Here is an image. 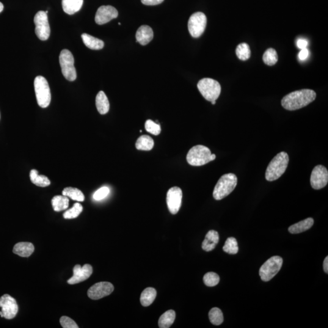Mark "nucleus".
<instances>
[{"label": "nucleus", "instance_id": "f257e3e1", "mask_svg": "<svg viewBox=\"0 0 328 328\" xmlns=\"http://www.w3.org/2000/svg\"><path fill=\"white\" fill-rule=\"evenodd\" d=\"M316 93L312 90L305 89L288 94L282 100L283 108L294 111L307 107L316 98Z\"/></svg>", "mask_w": 328, "mask_h": 328}, {"label": "nucleus", "instance_id": "f03ea898", "mask_svg": "<svg viewBox=\"0 0 328 328\" xmlns=\"http://www.w3.org/2000/svg\"><path fill=\"white\" fill-rule=\"evenodd\" d=\"M289 156L286 152H280L272 159L266 172V180L274 181L280 178L287 169L289 163Z\"/></svg>", "mask_w": 328, "mask_h": 328}, {"label": "nucleus", "instance_id": "7ed1b4c3", "mask_svg": "<svg viewBox=\"0 0 328 328\" xmlns=\"http://www.w3.org/2000/svg\"><path fill=\"white\" fill-rule=\"evenodd\" d=\"M216 158V154H212L210 149L201 145L192 147L187 155V161L192 166H202Z\"/></svg>", "mask_w": 328, "mask_h": 328}, {"label": "nucleus", "instance_id": "20e7f679", "mask_svg": "<svg viewBox=\"0 0 328 328\" xmlns=\"http://www.w3.org/2000/svg\"><path fill=\"white\" fill-rule=\"evenodd\" d=\"M237 182L238 179L233 173H227L222 176L215 187L213 192L215 199L221 200L229 195L235 190Z\"/></svg>", "mask_w": 328, "mask_h": 328}, {"label": "nucleus", "instance_id": "39448f33", "mask_svg": "<svg viewBox=\"0 0 328 328\" xmlns=\"http://www.w3.org/2000/svg\"><path fill=\"white\" fill-rule=\"evenodd\" d=\"M34 88L38 106L43 109L47 108L51 103V94L48 82L45 77H35Z\"/></svg>", "mask_w": 328, "mask_h": 328}, {"label": "nucleus", "instance_id": "423d86ee", "mask_svg": "<svg viewBox=\"0 0 328 328\" xmlns=\"http://www.w3.org/2000/svg\"><path fill=\"white\" fill-rule=\"evenodd\" d=\"M197 86L203 97L210 102L217 101L221 92L219 82L210 78L201 79Z\"/></svg>", "mask_w": 328, "mask_h": 328}, {"label": "nucleus", "instance_id": "0eeeda50", "mask_svg": "<svg viewBox=\"0 0 328 328\" xmlns=\"http://www.w3.org/2000/svg\"><path fill=\"white\" fill-rule=\"evenodd\" d=\"M283 259L279 256H274L270 258L259 271L261 279L264 282H269L280 271L283 265Z\"/></svg>", "mask_w": 328, "mask_h": 328}, {"label": "nucleus", "instance_id": "6e6552de", "mask_svg": "<svg viewBox=\"0 0 328 328\" xmlns=\"http://www.w3.org/2000/svg\"><path fill=\"white\" fill-rule=\"evenodd\" d=\"M60 67L63 76L68 81L73 82L77 79V73L74 67V56L68 49H63L59 56Z\"/></svg>", "mask_w": 328, "mask_h": 328}, {"label": "nucleus", "instance_id": "1a4fd4ad", "mask_svg": "<svg viewBox=\"0 0 328 328\" xmlns=\"http://www.w3.org/2000/svg\"><path fill=\"white\" fill-rule=\"evenodd\" d=\"M35 34L40 40L45 41L50 36L51 29L49 26L48 13L41 10L35 15Z\"/></svg>", "mask_w": 328, "mask_h": 328}, {"label": "nucleus", "instance_id": "9d476101", "mask_svg": "<svg viewBox=\"0 0 328 328\" xmlns=\"http://www.w3.org/2000/svg\"><path fill=\"white\" fill-rule=\"evenodd\" d=\"M207 25V17L205 13L198 12L190 16L188 29L193 37L198 38L205 32Z\"/></svg>", "mask_w": 328, "mask_h": 328}, {"label": "nucleus", "instance_id": "9b49d317", "mask_svg": "<svg viewBox=\"0 0 328 328\" xmlns=\"http://www.w3.org/2000/svg\"><path fill=\"white\" fill-rule=\"evenodd\" d=\"M0 316L1 318L10 320L15 318L18 313V307L15 299L8 294L0 298Z\"/></svg>", "mask_w": 328, "mask_h": 328}, {"label": "nucleus", "instance_id": "f8f14e48", "mask_svg": "<svg viewBox=\"0 0 328 328\" xmlns=\"http://www.w3.org/2000/svg\"><path fill=\"white\" fill-rule=\"evenodd\" d=\"M311 185L315 190H320L327 186L328 183V171L324 165L314 167L310 179Z\"/></svg>", "mask_w": 328, "mask_h": 328}, {"label": "nucleus", "instance_id": "ddd939ff", "mask_svg": "<svg viewBox=\"0 0 328 328\" xmlns=\"http://www.w3.org/2000/svg\"><path fill=\"white\" fill-rule=\"evenodd\" d=\"M183 192L180 187H174L169 189L167 194V204L171 214L175 215L181 208Z\"/></svg>", "mask_w": 328, "mask_h": 328}, {"label": "nucleus", "instance_id": "4468645a", "mask_svg": "<svg viewBox=\"0 0 328 328\" xmlns=\"http://www.w3.org/2000/svg\"><path fill=\"white\" fill-rule=\"evenodd\" d=\"M114 286L109 282L96 283L88 291V296L92 300H99L109 296L114 291Z\"/></svg>", "mask_w": 328, "mask_h": 328}, {"label": "nucleus", "instance_id": "2eb2a0df", "mask_svg": "<svg viewBox=\"0 0 328 328\" xmlns=\"http://www.w3.org/2000/svg\"><path fill=\"white\" fill-rule=\"evenodd\" d=\"M118 11L111 5H102L99 8L95 16L96 23L100 24H106L112 19L116 18Z\"/></svg>", "mask_w": 328, "mask_h": 328}, {"label": "nucleus", "instance_id": "dca6fc26", "mask_svg": "<svg viewBox=\"0 0 328 328\" xmlns=\"http://www.w3.org/2000/svg\"><path fill=\"white\" fill-rule=\"evenodd\" d=\"M93 267L90 264H85L82 267L79 264L74 266L73 269V276L68 280L70 285H75L87 280L92 275Z\"/></svg>", "mask_w": 328, "mask_h": 328}, {"label": "nucleus", "instance_id": "f3484780", "mask_svg": "<svg viewBox=\"0 0 328 328\" xmlns=\"http://www.w3.org/2000/svg\"><path fill=\"white\" fill-rule=\"evenodd\" d=\"M154 36L153 29L147 25L141 26L136 32L137 42L142 46L147 45L153 40Z\"/></svg>", "mask_w": 328, "mask_h": 328}, {"label": "nucleus", "instance_id": "a211bd4d", "mask_svg": "<svg viewBox=\"0 0 328 328\" xmlns=\"http://www.w3.org/2000/svg\"><path fill=\"white\" fill-rule=\"evenodd\" d=\"M219 234L217 231L214 230L209 231L203 242V249L206 252L212 251L219 243Z\"/></svg>", "mask_w": 328, "mask_h": 328}, {"label": "nucleus", "instance_id": "6ab92c4d", "mask_svg": "<svg viewBox=\"0 0 328 328\" xmlns=\"http://www.w3.org/2000/svg\"><path fill=\"white\" fill-rule=\"evenodd\" d=\"M34 251V246L31 242H21L13 247V252L21 257H29Z\"/></svg>", "mask_w": 328, "mask_h": 328}, {"label": "nucleus", "instance_id": "aec40b11", "mask_svg": "<svg viewBox=\"0 0 328 328\" xmlns=\"http://www.w3.org/2000/svg\"><path fill=\"white\" fill-rule=\"evenodd\" d=\"M84 0H62L63 11L68 15H73L81 9Z\"/></svg>", "mask_w": 328, "mask_h": 328}, {"label": "nucleus", "instance_id": "412c9836", "mask_svg": "<svg viewBox=\"0 0 328 328\" xmlns=\"http://www.w3.org/2000/svg\"><path fill=\"white\" fill-rule=\"evenodd\" d=\"M314 220L312 218H308L307 219L302 220L299 222L296 223L294 225H292L289 227V231L292 234H297L303 232V231H307L314 225Z\"/></svg>", "mask_w": 328, "mask_h": 328}, {"label": "nucleus", "instance_id": "4be33fe9", "mask_svg": "<svg viewBox=\"0 0 328 328\" xmlns=\"http://www.w3.org/2000/svg\"><path fill=\"white\" fill-rule=\"evenodd\" d=\"M96 107L101 114H106L109 111V103L108 98L103 91L98 94L96 98Z\"/></svg>", "mask_w": 328, "mask_h": 328}, {"label": "nucleus", "instance_id": "5701e85b", "mask_svg": "<svg viewBox=\"0 0 328 328\" xmlns=\"http://www.w3.org/2000/svg\"><path fill=\"white\" fill-rule=\"evenodd\" d=\"M82 38L85 46L88 48L93 49V50H100L104 47V43L103 40L93 37L89 34H83Z\"/></svg>", "mask_w": 328, "mask_h": 328}, {"label": "nucleus", "instance_id": "b1692460", "mask_svg": "<svg viewBox=\"0 0 328 328\" xmlns=\"http://www.w3.org/2000/svg\"><path fill=\"white\" fill-rule=\"evenodd\" d=\"M157 296V292L155 289L153 288H147L142 292L140 296V303L143 307H147L152 304Z\"/></svg>", "mask_w": 328, "mask_h": 328}, {"label": "nucleus", "instance_id": "393cba45", "mask_svg": "<svg viewBox=\"0 0 328 328\" xmlns=\"http://www.w3.org/2000/svg\"><path fill=\"white\" fill-rule=\"evenodd\" d=\"M176 313L173 310H169L162 314L159 319L158 325L160 328H169L174 323Z\"/></svg>", "mask_w": 328, "mask_h": 328}, {"label": "nucleus", "instance_id": "a878e982", "mask_svg": "<svg viewBox=\"0 0 328 328\" xmlns=\"http://www.w3.org/2000/svg\"><path fill=\"white\" fill-rule=\"evenodd\" d=\"M52 206L54 211L60 212L66 210L69 207L68 197L63 195H58L52 198Z\"/></svg>", "mask_w": 328, "mask_h": 328}, {"label": "nucleus", "instance_id": "bb28decb", "mask_svg": "<svg viewBox=\"0 0 328 328\" xmlns=\"http://www.w3.org/2000/svg\"><path fill=\"white\" fill-rule=\"evenodd\" d=\"M30 179L33 184L38 187H46L51 184V181L49 179L45 176L38 174V171L34 169L31 171Z\"/></svg>", "mask_w": 328, "mask_h": 328}, {"label": "nucleus", "instance_id": "cd10ccee", "mask_svg": "<svg viewBox=\"0 0 328 328\" xmlns=\"http://www.w3.org/2000/svg\"><path fill=\"white\" fill-rule=\"evenodd\" d=\"M153 147L154 140L148 135H142L139 137L136 143V147L139 150L150 151Z\"/></svg>", "mask_w": 328, "mask_h": 328}, {"label": "nucleus", "instance_id": "c85d7f7f", "mask_svg": "<svg viewBox=\"0 0 328 328\" xmlns=\"http://www.w3.org/2000/svg\"><path fill=\"white\" fill-rule=\"evenodd\" d=\"M63 195L68 198H71L73 200L83 202L85 200V196L84 194L78 189L73 188V187H67L64 189L62 192Z\"/></svg>", "mask_w": 328, "mask_h": 328}, {"label": "nucleus", "instance_id": "c756f323", "mask_svg": "<svg viewBox=\"0 0 328 328\" xmlns=\"http://www.w3.org/2000/svg\"><path fill=\"white\" fill-rule=\"evenodd\" d=\"M236 54L239 60L246 61L249 59L251 55L249 46L246 43L239 44L236 49Z\"/></svg>", "mask_w": 328, "mask_h": 328}, {"label": "nucleus", "instance_id": "7c9ffc66", "mask_svg": "<svg viewBox=\"0 0 328 328\" xmlns=\"http://www.w3.org/2000/svg\"><path fill=\"white\" fill-rule=\"evenodd\" d=\"M209 318L211 323L219 326L224 321V317L221 310L218 308H212L209 314Z\"/></svg>", "mask_w": 328, "mask_h": 328}, {"label": "nucleus", "instance_id": "2f4dec72", "mask_svg": "<svg viewBox=\"0 0 328 328\" xmlns=\"http://www.w3.org/2000/svg\"><path fill=\"white\" fill-rule=\"evenodd\" d=\"M223 250L228 254L235 255L238 252V242L233 237H230L227 239L225 242Z\"/></svg>", "mask_w": 328, "mask_h": 328}, {"label": "nucleus", "instance_id": "473e14b6", "mask_svg": "<svg viewBox=\"0 0 328 328\" xmlns=\"http://www.w3.org/2000/svg\"><path fill=\"white\" fill-rule=\"evenodd\" d=\"M263 62L268 66H273L278 62V55L275 49L269 48L264 52L263 56Z\"/></svg>", "mask_w": 328, "mask_h": 328}, {"label": "nucleus", "instance_id": "72a5a7b5", "mask_svg": "<svg viewBox=\"0 0 328 328\" xmlns=\"http://www.w3.org/2000/svg\"><path fill=\"white\" fill-rule=\"evenodd\" d=\"M83 211V207L80 203L74 204L72 208L66 211L63 214V217L65 219H76L80 216Z\"/></svg>", "mask_w": 328, "mask_h": 328}, {"label": "nucleus", "instance_id": "f704fd0d", "mask_svg": "<svg viewBox=\"0 0 328 328\" xmlns=\"http://www.w3.org/2000/svg\"><path fill=\"white\" fill-rule=\"evenodd\" d=\"M204 282L209 287H214L219 283L220 278L219 275L215 272H208L203 278Z\"/></svg>", "mask_w": 328, "mask_h": 328}, {"label": "nucleus", "instance_id": "c9c22d12", "mask_svg": "<svg viewBox=\"0 0 328 328\" xmlns=\"http://www.w3.org/2000/svg\"><path fill=\"white\" fill-rule=\"evenodd\" d=\"M145 128L146 131L151 134L158 136L161 133V128L159 124L154 122L151 120H147L145 123Z\"/></svg>", "mask_w": 328, "mask_h": 328}, {"label": "nucleus", "instance_id": "e433bc0d", "mask_svg": "<svg viewBox=\"0 0 328 328\" xmlns=\"http://www.w3.org/2000/svg\"><path fill=\"white\" fill-rule=\"evenodd\" d=\"M110 190L109 187H103L99 189L93 195V198L96 201H101L106 198L109 194Z\"/></svg>", "mask_w": 328, "mask_h": 328}, {"label": "nucleus", "instance_id": "4c0bfd02", "mask_svg": "<svg viewBox=\"0 0 328 328\" xmlns=\"http://www.w3.org/2000/svg\"><path fill=\"white\" fill-rule=\"evenodd\" d=\"M60 323L63 328H78L76 322L68 317L63 316L60 319Z\"/></svg>", "mask_w": 328, "mask_h": 328}, {"label": "nucleus", "instance_id": "58836bf2", "mask_svg": "<svg viewBox=\"0 0 328 328\" xmlns=\"http://www.w3.org/2000/svg\"><path fill=\"white\" fill-rule=\"evenodd\" d=\"M164 0H141L142 4L147 5H155L161 4Z\"/></svg>", "mask_w": 328, "mask_h": 328}, {"label": "nucleus", "instance_id": "ea45409f", "mask_svg": "<svg viewBox=\"0 0 328 328\" xmlns=\"http://www.w3.org/2000/svg\"><path fill=\"white\" fill-rule=\"evenodd\" d=\"M309 56V50L307 48L301 49V51L299 52V57L301 60H305Z\"/></svg>", "mask_w": 328, "mask_h": 328}, {"label": "nucleus", "instance_id": "a19ab883", "mask_svg": "<svg viewBox=\"0 0 328 328\" xmlns=\"http://www.w3.org/2000/svg\"><path fill=\"white\" fill-rule=\"evenodd\" d=\"M308 44V41L305 39H303V38H300V39L298 40L297 42L298 48L300 49L307 48Z\"/></svg>", "mask_w": 328, "mask_h": 328}, {"label": "nucleus", "instance_id": "79ce46f5", "mask_svg": "<svg viewBox=\"0 0 328 328\" xmlns=\"http://www.w3.org/2000/svg\"><path fill=\"white\" fill-rule=\"evenodd\" d=\"M324 271L328 274V256L325 258L324 262Z\"/></svg>", "mask_w": 328, "mask_h": 328}, {"label": "nucleus", "instance_id": "37998d69", "mask_svg": "<svg viewBox=\"0 0 328 328\" xmlns=\"http://www.w3.org/2000/svg\"><path fill=\"white\" fill-rule=\"evenodd\" d=\"M3 9L4 5L2 4V2H0V13H1Z\"/></svg>", "mask_w": 328, "mask_h": 328}, {"label": "nucleus", "instance_id": "c03bdc74", "mask_svg": "<svg viewBox=\"0 0 328 328\" xmlns=\"http://www.w3.org/2000/svg\"><path fill=\"white\" fill-rule=\"evenodd\" d=\"M212 104L213 105L216 104V101L211 102Z\"/></svg>", "mask_w": 328, "mask_h": 328}, {"label": "nucleus", "instance_id": "a18cd8bd", "mask_svg": "<svg viewBox=\"0 0 328 328\" xmlns=\"http://www.w3.org/2000/svg\"><path fill=\"white\" fill-rule=\"evenodd\" d=\"M118 25H121V23H118Z\"/></svg>", "mask_w": 328, "mask_h": 328}]
</instances>
